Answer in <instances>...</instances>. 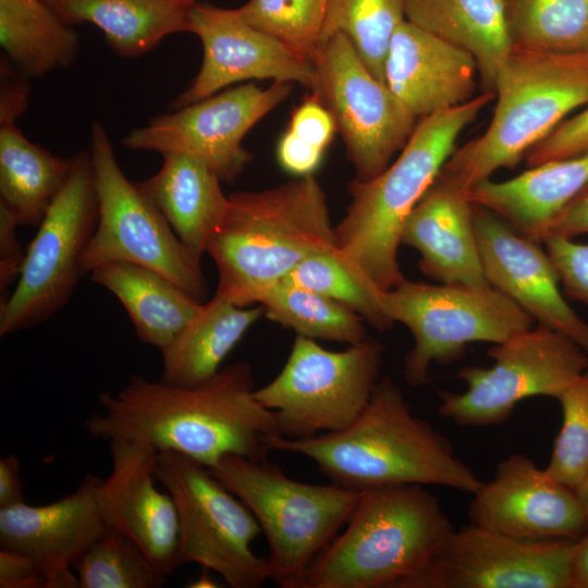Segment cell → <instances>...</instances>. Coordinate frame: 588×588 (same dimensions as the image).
I'll list each match as a JSON object with an SVG mask.
<instances>
[{"instance_id":"1","label":"cell","mask_w":588,"mask_h":588,"mask_svg":"<svg viewBox=\"0 0 588 588\" xmlns=\"http://www.w3.org/2000/svg\"><path fill=\"white\" fill-rule=\"evenodd\" d=\"M250 364L236 362L193 387L133 375L117 393L99 395L101 412L87 418L94 438L148 444L213 467L224 455L268 460L280 433L274 415L254 396Z\"/></svg>"},{"instance_id":"2","label":"cell","mask_w":588,"mask_h":588,"mask_svg":"<svg viewBox=\"0 0 588 588\" xmlns=\"http://www.w3.org/2000/svg\"><path fill=\"white\" fill-rule=\"evenodd\" d=\"M271 451L311 460L339 487L355 491L393 485H439L474 493L482 481L453 452L449 440L415 416L401 389L378 380L368 405L346 429L306 439L281 434Z\"/></svg>"},{"instance_id":"3","label":"cell","mask_w":588,"mask_h":588,"mask_svg":"<svg viewBox=\"0 0 588 588\" xmlns=\"http://www.w3.org/2000/svg\"><path fill=\"white\" fill-rule=\"evenodd\" d=\"M494 97V91L485 90L420 119L394 162L371 180L350 182L351 201L334 226V245L381 291L405 280L397 260L404 222L455 151L460 134Z\"/></svg>"},{"instance_id":"4","label":"cell","mask_w":588,"mask_h":588,"mask_svg":"<svg viewBox=\"0 0 588 588\" xmlns=\"http://www.w3.org/2000/svg\"><path fill=\"white\" fill-rule=\"evenodd\" d=\"M229 199L207 253L219 273L215 295L236 306L258 303L303 259L335 246L326 194L313 174Z\"/></svg>"},{"instance_id":"5","label":"cell","mask_w":588,"mask_h":588,"mask_svg":"<svg viewBox=\"0 0 588 588\" xmlns=\"http://www.w3.org/2000/svg\"><path fill=\"white\" fill-rule=\"evenodd\" d=\"M346 524L311 562L306 588H409L454 530L415 483L362 491Z\"/></svg>"},{"instance_id":"6","label":"cell","mask_w":588,"mask_h":588,"mask_svg":"<svg viewBox=\"0 0 588 588\" xmlns=\"http://www.w3.org/2000/svg\"><path fill=\"white\" fill-rule=\"evenodd\" d=\"M487 130L452 154L440 175L469 192L501 168H515L568 114L588 105V51L513 46L498 70Z\"/></svg>"},{"instance_id":"7","label":"cell","mask_w":588,"mask_h":588,"mask_svg":"<svg viewBox=\"0 0 588 588\" xmlns=\"http://www.w3.org/2000/svg\"><path fill=\"white\" fill-rule=\"evenodd\" d=\"M210 471L253 513L268 543L269 579L306 588L314 559L352 516L362 492L289 477L268 460L224 455Z\"/></svg>"},{"instance_id":"8","label":"cell","mask_w":588,"mask_h":588,"mask_svg":"<svg viewBox=\"0 0 588 588\" xmlns=\"http://www.w3.org/2000/svg\"><path fill=\"white\" fill-rule=\"evenodd\" d=\"M89 155L98 201L96 229L79 260L82 274L108 262L149 268L204 302L208 283L196 259L157 207L131 182L100 122L90 126Z\"/></svg>"},{"instance_id":"9","label":"cell","mask_w":588,"mask_h":588,"mask_svg":"<svg viewBox=\"0 0 588 588\" xmlns=\"http://www.w3.org/2000/svg\"><path fill=\"white\" fill-rule=\"evenodd\" d=\"M383 346L376 340L329 351L296 335L278 376L255 389L274 415L281 436L306 439L350 427L365 411L378 381Z\"/></svg>"},{"instance_id":"10","label":"cell","mask_w":588,"mask_h":588,"mask_svg":"<svg viewBox=\"0 0 588 588\" xmlns=\"http://www.w3.org/2000/svg\"><path fill=\"white\" fill-rule=\"evenodd\" d=\"M387 316L407 327L414 345L403 376L412 387L428 381L432 363L458 359L473 342L501 343L535 320L492 286L427 284L404 280L383 293Z\"/></svg>"},{"instance_id":"11","label":"cell","mask_w":588,"mask_h":588,"mask_svg":"<svg viewBox=\"0 0 588 588\" xmlns=\"http://www.w3.org/2000/svg\"><path fill=\"white\" fill-rule=\"evenodd\" d=\"M154 470L176 505L182 565L197 563L233 588H258L269 579L267 559L252 549L261 532L257 519L207 466L162 451Z\"/></svg>"},{"instance_id":"12","label":"cell","mask_w":588,"mask_h":588,"mask_svg":"<svg viewBox=\"0 0 588 588\" xmlns=\"http://www.w3.org/2000/svg\"><path fill=\"white\" fill-rule=\"evenodd\" d=\"M98 220L89 151L73 156L70 176L29 243L12 294L0 303V335L49 320L69 302L79 260Z\"/></svg>"},{"instance_id":"13","label":"cell","mask_w":588,"mask_h":588,"mask_svg":"<svg viewBox=\"0 0 588 588\" xmlns=\"http://www.w3.org/2000/svg\"><path fill=\"white\" fill-rule=\"evenodd\" d=\"M487 354L493 359L491 367L467 366L458 371L464 392H440L439 415L460 427L502 424L520 401L558 399L588 369V353L579 344L543 326L495 343Z\"/></svg>"},{"instance_id":"14","label":"cell","mask_w":588,"mask_h":588,"mask_svg":"<svg viewBox=\"0 0 588 588\" xmlns=\"http://www.w3.org/2000/svg\"><path fill=\"white\" fill-rule=\"evenodd\" d=\"M314 64L310 96L331 113L356 179L376 177L403 149L417 119L368 71L344 35L320 45Z\"/></svg>"},{"instance_id":"15","label":"cell","mask_w":588,"mask_h":588,"mask_svg":"<svg viewBox=\"0 0 588 588\" xmlns=\"http://www.w3.org/2000/svg\"><path fill=\"white\" fill-rule=\"evenodd\" d=\"M291 90V83L273 82L267 88L247 83L219 91L133 128L122 145L132 150L189 156L211 169L221 182L234 183L252 160L243 138Z\"/></svg>"},{"instance_id":"16","label":"cell","mask_w":588,"mask_h":588,"mask_svg":"<svg viewBox=\"0 0 588 588\" xmlns=\"http://www.w3.org/2000/svg\"><path fill=\"white\" fill-rule=\"evenodd\" d=\"M575 541H531L475 525L454 529L409 588H571Z\"/></svg>"},{"instance_id":"17","label":"cell","mask_w":588,"mask_h":588,"mask_svg":"<svg viewBox=\"0 0 588 588\" xmlns=\"http://www.w3.org/2000/svg\"><path fill=\"white\" fill-rule=\"evenodd\" d=\"M189 33L201 41V66L191 85L170 103V110L248 79L298 83L309 89L315 84L311 60L248 25L236 9L196 1L189 15Z\"/></svg>"},{"instance_id":"18","label":"cell","mask_w":588,"mask_h":588,"mask_svg":"<svg viewBox=\"0 0 588 588\" xmlns=\"http://www.w3.org/2000/svg\"><path fill=\"white\" fill-rule=\"evenodd\" d=\"M468 518L471 525L531 541L576 540L588 530L575 490L522 453L502 460L492 479L473 493Z\"/></svg>"},{"instance_id":"19","label":"cell","mask_w":588,"mask_h":588,"mask_svg":"<svg viewBox=\"0 0 588 588\" xmlns=\"http://www.w3.org/2000/svg\"><path fill=\"white\" fill-rule=\"evenodd\" d=\"M103 486L105 479L89 474L75 491L52 503L0 509V548L35 559L45 569L47 588H81L71 568L110 528Z\"/></svg>"},{"instance_id":"20","label":"cell","mask_w":588,"mask_h":588,"mask_svg":"<svg viewBox=\"0 0 588 588\" xmlns=\"http://www.w3.org/2000/svg\"><path fill=\"white\" fill-rule=\"evenodd\" d=\"M475 235L490 286L534 320L561 332L588 353V323L566 303L547 252L488 209L474 205Z\"/></svg>"},{"instance_id":"21","label":"cell","mask_w":588,"mask_h":588,"mask_svg":"<svg viewBox=\"0 0 588 588\" xmlns=\"http://www.w3.org/2000/svg\"><path fill=\"white\" fill-rule=\"evenodd\" d=\"M112 470L102 501L110 527L127 536L168 576L180 567V525L175 502L156 486L152 446L126 440L108 441Z\"/></svg>"},{"instance_id":"22","label":"cell","mask_w":588,"mask_h":588,"mask_svg":"<svg viewBox=\"0 0 588 588\" xmlns=\"http://www.w3.org/2000/svg\"><path fill=\"white\" fill-rule=\"evenodd\" d=\"M477 72L467 50L405 20L392 36L384 82L416 119H422L474 98Z\"/></svg>"},{"instance_id":"23","label":"cell","mask_w":588,"mask_h":588,"mask_svg":"<svg viewBox=\"0 0 588 588\" xmlns=\"http://www.w3.org/2000/svg\"><path fill=\"white\" fill-rule=\"evenodd\" d=\"M401 244L419 252V269L430 279L490 286L480 261L468 192L440 172L406 218Z\"/></svg>"},{"instance_id":"24","label":"cell","mask_w":588,"mask_h":588,"mask_svg":"<svg viewBox=\"0 0 588 588\" xmlns=\"http://www.w3.org/2000/svg\"><path fill=\"white\" fill-rule=\"evenodd\" d=\"M588 185V152L551 160L505 181L491 179L468 192L469 201L541 243L550 221Z\"/></svg>"},{"instance_id":"25","label":"cell","mask_w":588,"mask_h":588,"mask_svg":"<svg viewBox=\"0 0 588 588\" xmlns=\"http://www.w3.org/2000/svg\"><path fill=\"white\" fill-rule=\"evenodd\" d=\"M161 168L137 182L184 247L198 260L223 221L230 205L219 176L199 160L182 154H163Z\"/></svg>"},{"instance_id":"26","label":"cell","mask_w":588,"mask_h":588,"mask_svg":"<svg viewBox=\"0 0 588 588\" xmlns=\"http://www.w3.org/2000/svg\"><path fill=\"white\" fill-rule=\"evenodd\" d=\"M69 25L91 23L120 57L136 58L175 33H189L196 0H44Z\"/></svg>"},{"instance_id":"27","label":"cell","mask_w":588,"mask_h":588,"mask_svg":"<svg viewBox=\"0 0 588 588\" xmlns=\"http://www.w3.org/2000/svg\"><path fill=\"white\" fill-rule=\"evenodd\" d=\"M90 280L111 292L126 310L137 338L160 352L199 311V302L158 272L128 262H108Z\"/></svg>"},{"instance_id":"28","label":"cell","mask_w":588,"mask_h":588,"mask_svg":"<svg viewBox=\"0 0 588 588\" xmlns=\"http://www.w3.org/2000/svg\"><path fill=\"white\" fill-rule=\"evenodd\" d=\"M264 314L261 304L241 307L213 295L161 352L160 381L193 387L208 380Z\"/></svg>"},{"instance_id":"29","label":"cell","mask_w":588,"mask_h":588,"mask_svg":"<svg viewBox=\"0 0 588 588\" xmlns=\"http://www.w3.org/2000/svg\"><path fill=\"white\" fill-rule=\"evenodd\" d=\"M404 11L406 21L471 53L485 90L493 91L513 47L503 0H404Z\"/></svg>"},{"instance_id":"30","label":"cell","mask_w":588,"mask_h":588,"mask_svg":"<svg viewBox=\"0 0 588 588\" xmlns=\"http://www.w3.org/2000/svg\"><path fill=\"white\" fill-rule=\"evenodd\" d=\"M73 157L30 142L15 123L0 124V205L19 225H39L65 185Z\"/></svg>"},{"instance_id":"31","label":"cell","mask_w":588,"mask_h":588,"mask_svg":"<svg viewBox=\"0 0 588 588\" xmlns=\"http://www.w3.org/2000/svg\"><path fill=\"white\" fill-rule=\"evenodd\" d=\"M0 45L26 77L72 65L79 36L44 0H0Z\"/></svg>"},{"instance_id":"32","label":"cell","mask_w":588,"mask_h":588,"mask_svg":"<svg viewBox=\"0 0 588 588\" xmlns=\"http://www.w3.org/2000/svg\"><path fill=\"white\" fill-rule=\"evenodd\" d=\"M265 316L297 335L357 344L368 338L364 319L350 307L314 291L280 281L259 297Z\"/></svg>"},{"instance_id":"33","label":"cell","mask_w":588,"mask_h":588,"mask_svg":"<svg viewBox=\"0 0 588 588\" xmlns=\"http://www.w3.org/2000/svg\"><path fill=\"white\" fill-rule=\"evenodd\" d=\"M503 7L512 46L588 51V0H503Z\"/></svg>"},{"instance_id":"34","label":"cell","mask_w":588,"mask_h":588,"mask_svg":"<svg viewBox=\"0 0 588 588\" xmlns=\"http://www.w3.org/2000/svg\"><path fill=\"white\" fill-rule=\"evenodd\" d=\"M405 20L404 0H327L318 47L335 34L344 35L368 71L385 84L389 46Z\"/></svg>"},{"instance_id":"35","label":"cell","mask_w":588,"mask_h":588,"mask_svg":"<svg viewBox=\"0 0 588 588\" xmlns=\"http://www.w3.org/2000/svg\"><path fill=\"white\" fill-rule=\"evenodd\" d=\"M334 299L379 331L393 326L383 308V293L353 269L333 248L309 255L282 280Z\"/></svg>"},{"instance_id":"36","label":"cell","mask_w":588,"mask_h":588,"mask_svg":"<svg viewBox=\"0 0 588 588\" xmlns=\"http://www.w3.org/2000/svg\"><path fill=\"white\" fill-rule=\"evenodd\" d=\"M81 588H158L168 575L127 536L108 528L75 565Z\"/></svg>"},{"instance_id":"37","label":"cell","mask_w":588,"mask_h":588,"mask_svg":"<svg viewBox=\"0 0 588 588\" xmlns=\"http://www.w3.org/2000/svg\"><path fill=\"white\" fill-rule=\"evenodd\" d=\"M327 0H248L236 9L252 27L314 62Z\"/></svg>"},{"instance_id":"38","label":"cell","mask_w":588,"mask_h":588,"mask_svg":"<svg viewBox=\"0 0 588 588\" xmlns=\"http://www.w3.org/2000/svg\"><path fill=\"white\" fill-rule=\"evenodd\" d=\"M556 400L562 408V426L544 470L575 490L588 473V370Z\"/></svg>"},{"instance_id":"39","label":"cell","mask_w":588,"mask_h":588,"mask_svg":"<svg viewBox=\"0 0 588 588\" xmlns=\"http://www.w3.org/2000/svg\"><path fill=\"white\" fill-rule=\"evenodd\" d=\"M542 243L566 295L588 307V244L560 236Z\"/></svg>"},{"instance_id":"40","label":"cell","mask_w":588,"mask_h":588,"mask_svg":"<svg viewBox=\"0 0 588 588\" xmlns=\"http://www.w3.org/2000/svg\"><path fill=\"white\" fill-rule=\"evenodd\" d=\"M584 152H588V105L529 149L525 159L530 168Z\"/></svg>"},{"instance_id":"41","label":"cell","mask_w":588,"mask_h":588,"mask_svg":"<svg viewBox=\"0 0 588 588\" xmlns=\"http://www.w3.org/2000/svg\"><path fill=\"white\" fill-rule=\"evenodd\" d=\"M289 130L303 140L326 150L336 127L331 113L310 96L294 110Z\"/></svg>"},{"instance_id":"42","label":"cell","mask_w":588,"mask_h":588,"mask_svg":"<svg viewBox=\"0 0 588 588\" xmlns=\"http://www.w3.org/2000/svg\"><path fill=\"white\" fill-rule=\"evenodd\" d=\"M4 56L0 63V124L15 123L29 101L30 85Z\"/></svg>"},{"instance_id":"43","label":"cell","mask_w":588,"mask_h":588,"mask_svg":"<svg viewBox=\"0 0 588 588\" xmlns=\"http://www.w3.org/2000/svg\"><path fill=\"white\" fill-rule=\"evenodd\" d=\"M1 588H47L42 566L32 556L0 548Z\"/></svg>"},{"instance_id":"44","label":"cell","mask_w":588,"mask_h":588,"mask_svg":"<svg viewBox=\"0 0 588 588\" xmlns=\"http://www.w3.org/2000/svg\"><path fill=\"white\" fill-rule=\"evenodd\" d=\"M324 150L316 147L287 130L277 146L279 164L296 176L311 174L320 164Z\"/></svg>"},{"instance_id":"45","label":"cell","mask_w":588,"mask_h":588,"mask_svg":"<svg viewBox=\"0 0 588 588\" xmlns=\"http://www.w3.org/2000/svg\"><path fill=\"white\" fill-rule=\"evenodd\" d=\"M17 222L10 211L0 205V292L8 290L17 280L25 252L16 236Z\"/></svg>"},{"instance_id":"46","label":"cell","mask_w":588,"mask_h":588,"mask_svg":"<svg viewBox=\"0 0 588 588\" xmlns=\"http://www.w3.org/2000/svg\"><path fill=\"white\" fill-rule=\"evenodd\" d=\"M588 234V185L547 225L541 243L549 236L574 238Z\"/></svg>"},{"instance_id":"47","label":"cell","mask_w":588,"mask_h":588,"mask_svg":"<svg viewBox=\"0 0 588 588\" xmlns=\"http://www.w3.org/2000/svg\"><path fill=\"white\" fill-rule=\"evenodd\" d=\"M20 461L15 454L0 460V509L24 502Z\"/></svg>"},{"instance_id":"48","label":"cell","mask_w":588,"mask_h":588,"mask_svg":"<svg viewBox=\"0 0 588 588\" xmlns=\"http://www.w3.org/2000/svg\"><path fill=\"white\" fill-rule=\"evenodd\" d=\"M569 577L571 588H588V530L575 541Z\"/></svg>"},{"instance_id":"49","label":"cell","mask_w":588,"mask_h":588,"mask_svg":"<svg viewBox=\"0 0 588 588\" xmlns=\"http://www.w3.org/2000/svg\"><path fill=\"white\" fill-rule=\"evenodd\" d=\"M575 492L588 523V473L575 489Z\"/></svg>"},{"instance_id":"50","label":"cell","mask_w":588,"mask_h":588,"mask_svg":"<svg viewBox=\"0 0 588 588\" xmlns=\"http://www.w3.org/2000/svg\"><path fill=\"white\" fill-rule=\"evenodd\" d=\"M189 585L191 587H215L212 579L208 575L203 574L199 579H196Z\"/></svg>"}]
</instances>
